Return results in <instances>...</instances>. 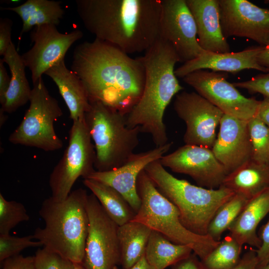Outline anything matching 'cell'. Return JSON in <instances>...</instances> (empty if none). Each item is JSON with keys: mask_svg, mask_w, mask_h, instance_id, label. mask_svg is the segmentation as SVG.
Returning <instances> with one entry per match:
<instances>
[{"mask_svg": "<svg viewBox=\"0 0 269 269\" xmlns=\"http://www.w3.org/2000/svg\"><path fill=\"white\" fill-rule=\"evenodd\" d=\"M83 184L91 191L108 215L119 226L134 219L135 212L124 197L113 188L89 178L84 179Z\"/></svg>", "mask_w": 269, "mask_h": 269, "instance_id": "cell-27", "label": "cell"}, {"mask_svg": "<svg viewBox=\"0 0 269 269\" xmlns=\"http://www.w3.org/2000/svg\"><path fill=\"white\" fill-rule=\"evenodd\" d=\"M73 269H85V268L81 264H74Z\"/></svg>", "mask_w": 269, "mask_h": 269, "instance_id": "cell-46", "label": "cell"}, {"mask_svg": "<svg viewBox=\"0 0 269 269\" xmlns=\"http://www.w3.org/2000/svg\"><path fill=\"white\" fill-rule=\"evenodd\" d=\"M34 256L35 269H73L74 264L45 247L39 249Z\"/></svg>", "mask_w": 269, "mask_h": 269, "instance_id": "cell-34", "label": "cell"}, {"mask_svg": "<svg viewBox=\"0 0 269 269\" xmlns=\"http://www.w3.org/2000/svg\"><path fill=\"white\" fill-rule=\"evenodd\" d=\"M221 186L250 200L269 188V164L251 159L227 175Z\"/></svg>", "mask_w": 269, "mask_h": 269, "instance_id": "cell-23", "label": "cell"}, {"mask_svg": "<svg viewBox=\"0 0 269 269\" xmlns=\"http://www.w3.org/2000/svg\"><path fill=\"white\" fill-rule=\"evenodd\" d=\"M192 252L190 247L174 244L160 233L152 230L144 256L155 269H165L187 258Z\"/></svg>", "mask_w": 269, "mask_h": 269, "instance_id": "cell-28", "label": "cell"}, {"mask_svg": "<svg viewBox=\"0 0 269 269\" xmlns=\"http://www.w3.org/2000/svg\"><path fill=\"white\" fill-rule=\"evenodd\" d=\"M173 108L186 125L183 136L185 144L212 149L223 112L197 93L185 91L175 96Z\"/></svg>", "mask_w": 269, "mask_h": 269, "instance_id": "cell-12", "label": "cell"}, {"mask_svg": "<svg viewBox=\"0 0 269 269\" xmlns=\"http://www.w3.org/2000/svg\"><path fill=\"white\" fill-rule=\"evenodd\" d=\"M85 122L94 143V167L108 171L124 165L138 146L140 128H129L126 116L100 102H90Z\"/></svg>", "mask_w": 269, "mask_h": 269, "instance_id": "cell-7", "label": "cell"}, {"mask_svg": "<svg viewBox=\"0 0 269 269\" xmlns=\"http://www.w3.org/2000/svg\"><path fill=\"white\" fill-rule=\"evenodd\" d=\"M29 220L27 210L22 203L8 201L0 193V235L9 234L19 223Z\"/></svg>", "mask_w": 269, "mask_h": 269, "instance_id": "cell-32", "label": "cell"}, {"mask_svg": "<svg viewBox=\"0 0 269 269\" xmlns=\"http://www.w3.org/2000/svg\"><path fill=\"white\" fill-rule=\"evenodd\" d=\"M243 245L230 235L203 260H200L201 269H231L240 261Z\"/></svg>", "mask_w": 269, "mask_h": 269, "instance_id": "cell-29", "label": "cell"}, {"mask_svg": "<svg viewBox=\"0 0 269 269\" xmlns=\"http://www.w3.org/2000/svg\"><path fill=\"white\" fill-rule=\"evenodd\" d=\"M76 4L95 38L129 55L145 52L159 38L161 0H76Z\"/></svg>", "mask_w": 269, "mask_h": 269, "instance_id": "cell-2", "label": "cell"}, {"mask_svg": "<svg viewBox=\"0 0 269 269\" xmlns=\"http://www.w3.org/2000/svg\"><path fill=\"white\" fill-rule=\"evenodd\" d=\"M256 269H269V263L264 266H258Z\"/></svg>", "mask_w": 269, "mask_h": 269, "instance_id": "cell-47", "label": "cell"}, {"mask_svg": "<svg viewBox=\"0 0 269 269\" xmlns=\"http://www.w3.org/2000/svg\"><path fill=\"white\" fill-rule=\"evenodd\" d=\"M172 144L170 142L146 151L134 153L122 166L108 171L95 170L86 178L99 181L113 188L124 197L136 213L141 205L136 187L139 173L148 164L160 159Z\"/></svg>", "mask_w": 269, "mask_h": 269, "instance_id": "cell-17", "label": "cell"}, {"mask_svg": "<svg viewBox=\"0 0 269 269\" xmlns=\"http://www.w3.org/2000/svg\"><path fill=\"white\" fill-rule=\"evenodd\" d=\"M145 69V83L141 96L126 116L128 127H139L149 134L155 147L168 143L163 121L164 112L172 98L183 90L175 74L179 62L168 42L158 38L141 56Z\"/></svg>", "mask_w": 269, "mask_h": 269, "instance_id": "cell-3", "label": "cell"}, {"mask_svg": "<svg viewBox=\"0 0 269 269\" xmlns=\"http://www.w3.org/2000/svg\"><path fill=\"white\" fill-rule=\"evenodd\" d=\"M10 78L9 77L4 66V62L0 59V103L3 104L5 94L8 89Z\"/></svg>", "mask_w": 269, "mask_h": 269, "instance_id": "cell-40", "label": "cell"}, {"mask_svg": "<svg viewBox=\"0 0 269 269\" xmlns=\"http://www.w3.org/2000/svg\"><path fill=\"white\" fill-rule=\"evenodd\" d=\"M249 200L242 195L235 194L223 204L211 220L207 235L215 241H220L222 234L228 230Z\"/></svg>", "mask_w": 269, "mask_h": 269, "instance_id": "cell-30", "label": "cell"}, {"mask_svg": "<svg viewBox=\"0 0 269 269\" xmlns=\"http://www.w3.org/2000/svg\"><path fill=\"white\" fill-rule=\"evenodd\" d=\"M211 149L227 175L252 159L248 121L224 114Z\"/></svg>", "mask_w": 269, "mask_h": 269, "instance_id": "cell-18", "label": "cell"}, {"mask_svg": "<svg viewBox=\"0 0 269 269\" xmlns=\"http://www.w3.org/2000/svg\"><path fill=\"white\" fill-rule=\"evenodd\" d=\"M151 232L145 225L133 221L119 226L120 264L124 269H129L144 256Z\"/></svg>", "mask_w": 269, "mask_h": 269, "instance_id": "cell-26", "label": "cell"}, {"mask_svg": "<svg viewBox=\"0 0 269 269\" xmlns=\"http://www.w3.org/2000/svg\"><path fill=\"white\" fill-rule=\"evenodd\" d=\"M172 267V269H201L200 260L194 253L191 254Z\"/></svg>", "mask_w": 269, "mask_h": 269, "instance_id": "cell-41", "label": "cell"}, {"mask_svg": "<svg viewBox=\"0 0 269 269\" xmlns=\"http://www.w3.org/2000/svg\"><path fill=\"white\" fill-rule=\"evenodd\" d=\"M227 78L220 72L201 69L182 80L224 114L249 121L257 115L261 101L243 96Z\"/></svg>", "mask_w": 269, "mask_h": 269, "instance_id": "cell-11", "label": "cell"}, {"mask_svg": "<svg viewBox=\"0 0 269 269\" xmlns=\"http://www.w3.org/2000/svg\"><path fill=\"white\" fill-rule=\"evenodd\" d=\"M33 85L29 107L8 140L13 144L46 151L59 150L63 143L55 131L54 123L62 116V111L56 99L49 94L42 77Z\"/></svg>", "mask_w": 269, "mask_h": 269, "instance_id": "cell-8", "label": "cell"}, {"mask_svg": "<svg viewBox=\"0 0 269 269\" xmlns=\"http://www.w3.org/2000/svg\"><path fill=\"white\" fill-rule=\"evenodd\" d=\"M95 158V146L84 116L73 121L68 144L50 175L51 197L57 200L66 199L78 178L85 179L96 170Z\"/></svg>", "mask_w": 269, "mask_h": 269, "instance_id": "cell-9", "label": "cell"}, {"mask_svg": "<svg viewBox=\"0 0 269 269\" xmlns=\"http://www.w3.org/2000/svg\"><path fill=\"white\" fill-rule=\"evenodd\" d=\"M71 70L82 81L90 103L100 102L125 116L141 96L145 83L141 57H131L98 39L75 47Z\"/></svg>", "mask_w": 269, "mask_h": 269, "instance_id": "cell-1", "label": "cell"}, {"mask_svg": "<svg viewBox=\"0 0 269 269\" xmlns=\"http://www.w3.org/2000/svg\"><path fill=\"white\" fill-rule=\"evenodd\" d=\"M61 2L49 0H27L16 6L0 7L1 10L16 13L22 21V27L18 37L31 30L36 26L53 24L57 26L64 14Z\"/></svg>", "mask_w": 269, "mask_h": 269, "instance_id": "cell-25", "label": "cell"}, {"mask_svg": "<svg viewBox=\"0 0 269 269\" xmlns=\"http://www.w3.org/2000/svg\"><path fill=\"white\" fill-rule=\"evenodd\" d=\"M258 265L256 249H251L244 254L239 262L231 269H256Z\"/></svg>", "mask_w": 269, "mask_h": 269, "instance_id": "cell-39", "label": "cell"}, {"mask_svg": "<svg viewBox=\"0 0 269 269\" xmlns=\"http://www.w3.org/2000/svg\"><path fill=\"white\" fill-rule=\"evenodd\" d=\"M263 47H252L240 52L223 53L205 51L196 58L183 63L175 69V74L177 78H182L193 71L201 69L232 73L246 69L265 72L257 60Z\"/></svg>", "mask_w": 269, "mask_h": 269, "instance_id": "cell-19", "label": "cell"}, {"mask_svg": "<svg viewBox=\"0 0 269 269\" xmlns=\"http://www.w3.org/2000/svg\"><path fill=\"white\" fill-rule=\"evenodd\" d=\"M159 160L148 164L145 171L158 190L177 207L182 225L193 233L207 235L218 208L235 194L221 186L209 189L178 179L166 170Z\"/></svg>", "mask_w": 269, "mask_h": 269, "instance_id": "cell-5", "label": "cell"}, {"mask_svg": "<svg viewBox=\"0 0 269 269\" xmlns=\"http://www.w3.org/2000/svg\"><path fill=\"white\" fill-rule=\"evenodd\" d=\"M159 38L171 45L180 62L206 51L198 42L195 22L186 0H161Z\"/></svg>", "mask_w": 269, "mask_h": 269, "instance_id": "cell-13", "label": "cell"}, {"mask_svg": "<svg viewBox=\"0 0 269 269\" xmlns=\"http://www.w3.org/2000/svg\"><path fill=\"white\" fill-rule=\"evenodd\" d=\"M257 115L269 128V99L264 98L261 101Z\"/></svg>", "mask_w": 269, "mask_h": 269, "instance_id": "cell-42", "label": "cell"}, {"mask_svg": "<svg viewBox=\"0 0 269 269\" xmlns=\"http://www.w3.org/2000/svg\"><path fill=\"white\" fill-rule=\"evenodd\" d=\"M44 74L56 84L73 122L84 117L90 107L86 91L78 76L66 66L64 59L48 69Z\"/></svg>", "mask_w": 269, "mask_h": 269, "instance_id": "cell-21", "label": "cell"}, {"mask_svg": "<svg viewBox=\"0 0 269 269\" xmlns=\"http://www.w3.org/2000/svg\"><path fill=\"white\" fill-rule=\"evenodd\" d=\"M129 269H155L150 265L144 256L140 260Z\"/></svg>", "mask_w": 269, "mask_h": 269, "instance_id": "cell-44", "label": "cell"}, {"mask_svg": "<svg viewBox=\"0 0 269 269\" xmlns=\"http://www.w3.org/2000/svg\"><path fill=\"white\" fill-rule=\"evenodd\" d=\"M222 32L251 39L260 46L269 45V9L247 0H218Z\"/></svg>", "mask_w": 269, "mask_h": 269, "instance_id": "cell-15", "label": "cell"}, {"mask_svg": "<svg viewBox=\"0 0 269 269\" xmlns=\"http://www.w3.org/2000/svg\"><path fill=\"white\" fill-rule=\"evenodd\" d=\"M87 191L80 188L63 200L50 196L42 202L39 214L44 222L32 234L45 247L74 264H82L88 232Z\"/></svg>", "mask_w": 269, "mask_h": 269, "instance_id": "cell-4", "label": "cell"}, {"mask_svg": "<svg viewBox=\"0 0 269 269\" xmlns=\"http://www.w3.org/2000/svg\"><path fill=\"white\" fill-rule=\"evenodd\" d=\"M163 167L173 172L190 176L197 184L209 189H217L227 173L211 149L185 144L159 160Z\"/></svg>", "mask_w": 269, "mask_h": 269, "instance_id": "cell-16", "label": "cell"}, {"mask_svg": "<svg viewBox=\"0 0 269 269\" xmlns=\"http://www.w3.org/2000/svg\"><path fill=\"white\" fill-rule=\"evenodd\" d=\"M113 269H119L117 266H116L114 267Z\"/></svg>", "mask_w": 269, "mask_h": 269, "instance_id": "cell-48", "label": "cell"}, {"mask_svg": "<svg viewBox=\"0 0 269 269\" xmlns=\"http://www.w3.org/2000/svg\"><path fill=\"white\" fill-rule=\"evenodd\" d=\"M5 112L0 109V126H1L4 122L6 121V116L4 114Z\"/></svg>", "mask_w": 269, "mask_h": 269, "instance_id": "cell-45", "label": "cell"}, {"mask_svg": "<svg viewBox=\"0 0 269 269\" xmlns=\"http://www.w3.org/2000/svg\"><path fill=\"white\" fill-rule=\"evenodd\" d=\"M136 187L141 205L132 221L145 225L174 244L190 247L200 260L218 245L220 241L193 233L182 225L177 207L158 190L144 169L138 175Z\"/></svg>", "mask_w": 269, "mask_h": 269, "instance_id": "cell-6", "label": "cell"}, {"mask_svg": "<svg viewBox=\"0 0 269 269\" xmlns=\"http://www.w3.org/2000/svg\"><path fill=\"white\" fill-rule=\"evenodd\" d=\"M259 65L265 71V73L269 74V45L264 47L259 54L257 58Z\"/></svg>", "mask_w": 269, "mask_h": 269, "instance_id": "cell-43", "label": "cell"}, {"mask_svg": "<svg viewBox=\"0 0 269 269\" xmlns=\"http://www.w3.org/2000/svg\"><path fill=\"white\" fill-rule=\"evenodd\" d=\"M83 33L79 29L68 33L58 31L56 26L45 24L34 27L31 31L32 48L21 55L31 73L33 84L56 63L64 59L67 51Z\"/></svg>", "mask_w": 269, "mask_h": 269, "instance_id": "cell-14", "label": "cell"}, {"mask_svg": "<svg viewBox=\"0 0 269 269\" xmlns=\"http://www.w3.org/2000/svg\"><path fill=\"white\" fill-rule=\"evenodd\" d=\"M12 21L7 18H0V55L3 56L11 41Z\"/></svg>", "mask_w": 269, "mask_h": 269, "instance_id": "cell-38", "label": "cell"}, {"mask_svg": "<svg viewBox=\"0 0 269 269\" xmlns=\"http://www.w3.org/2000/svg\"><path fill=\"white\" fill-rule=\"evenodd\" d=\"M2 269H35L34 256L23 257L17 255L5 260Z\"/></svg>", "mask_w": 269, "mask_h": 269, "instance_id": "cell-37", "label": "cell"}, {"mask_svg": "<svg viewBox=\"0 0 269 269\" xmlns=\"http://www.w3.org/2000/svg\"><path fill=\"white\" fill-rule=\"evenodd\" d=\"M33 235L18 237L9 234L0 235V262L19 255L23 250L29 247H39L42 244L38 241H33Z\"/></svg>", "mask_w": 269, "mask_h": 269, "instance_id": "cell-33", "label": "cell"}, {"mask_svg": "<svg viewBox=\"0 0 269 269\" xmlns=\"http://www.w3.org/2000/svg\"><path fill=\"white\" fill-rule=\"evenodd\" d=\"M236 88L247 90L250 93H259L269 99V74L260 75L249 80L232 83Z\"/></svg>", "mask_w": 269, "mask_h": 269, "instance_id": "cell-35", "label": "cell"}, {"mask_svg": "<svg viewBox=\"0 0 269 269\" xmlns=\"http://www.w3.org/2000/svg\"><path fill=\"white\" fill-rule=\"evenodd\" d=\"M2 60L8 65L11 77L0 109L5 113H12L29 101L32 89L25 75L26 66L12 42Z\"/></svg>", "mask_w": 269, "mask_h": 269, "instance_id": "cell-24", "label": "cell"}, {"mask_svg": "<svg viewBox=\"0 0 269 269\" xmlns=\"http://www.w3.org/2000/svg\"><path fill=\"white\" fill-rule=\"evenodd\" d=\"M186 2L195 22L200 47L207 52H230L222 30L218 0H186Z\"/></svg>", "mask_w": 269, "mask_h": 269, "instance_id": "cell-20", "label": "cell"}, {"mask_svg": "<svg viewBox=\"0 0 269 269\" xmlns=\"http://www.w3.org/2000/svg\"><path fill=\"white\" fill-rule=\"evenodd\" d=\"M269 213V188L250 199L229 228V235L242 245L247 244L258 249L261 241L257 228Z\"/></svg>", "mask_w": 269, "mask_h": 269, "instance_id": "cell-22", "label": "cell"}, {"mask_svg": "<svg viewBox=\"0 0 269 269\" xmlns=\"http://www.w3.org/2000/svg\"><path fill=\"white\" fill-rule=\"evenodd\" d=\"M260 247L256 249L258 265L264 266L269 263V220L261 229L260 236Z\"/></svg>", "mask_w": 269, "mask_h": 269, "instance_id": "cell-36", "label": "cell"}, {"mask_svg": "<svg viewBox=\"0 0 269 269\" xmlns=\"http://www.w3.org/2000/svg\"><path fill=\"white\" fill-rule=\"evenodd\" d=\"M252 160L269 164V128L257 115L248 121Z\"/></svg>", "mask_w": 269, "mask_h": 269, "instance_id": "cell-31", "label": "cell"}, {"mask_svg": "<svg viewBox=\"0 0 269 269\" xmlns=\"http://www.w3.org/2000/svg\"><path fill=\"white\" fill-rule=\"evenodd\" d=\"M87 210L89 227L82 265L85 269H113L121 264L119 226L92 193L88 195Z\"/></svg>", "mask_w": 269, "mask_h": 269, "instance_id": "cell-10", "label": "cell"}]
</instances>
